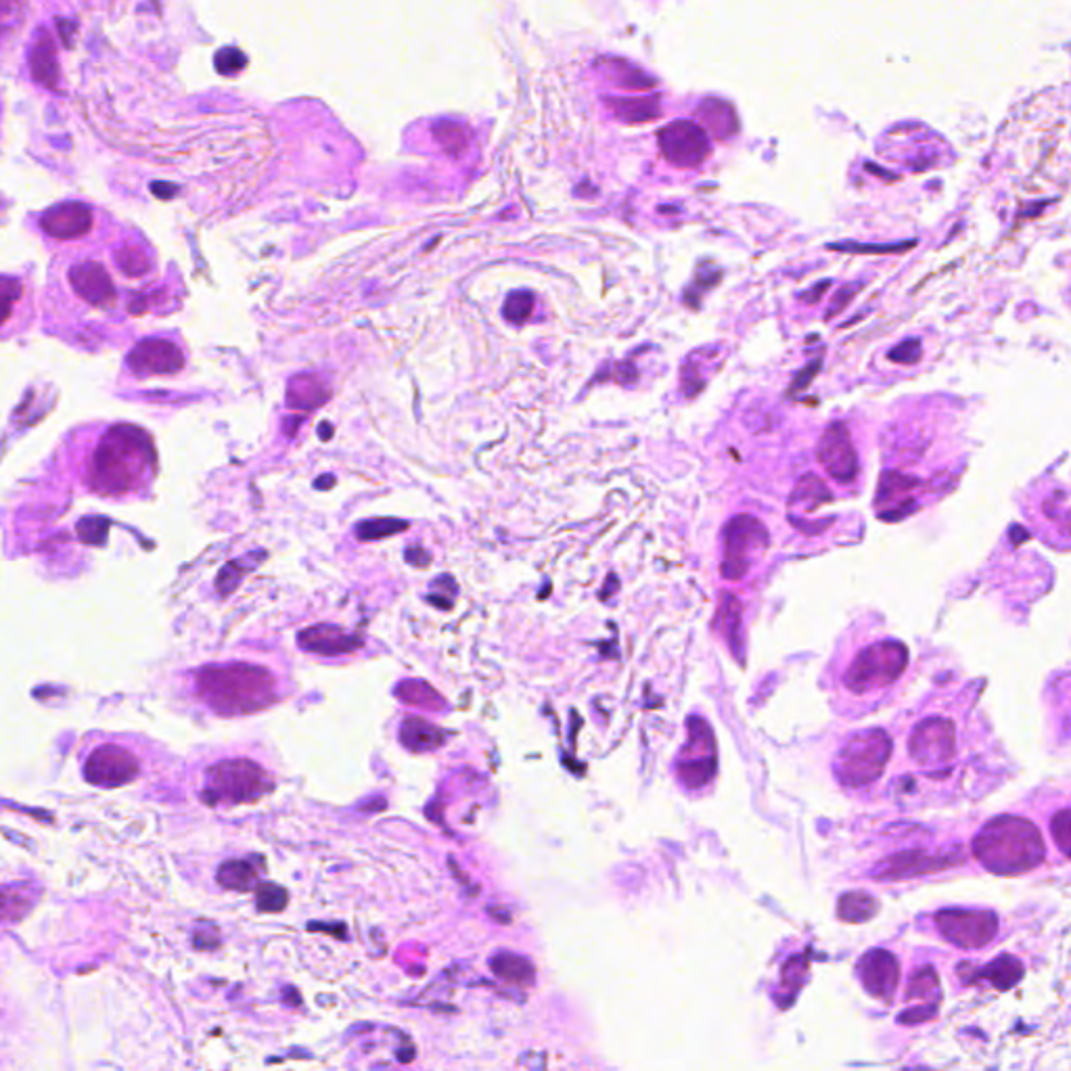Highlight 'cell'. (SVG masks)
<instances>
[{"label":"cell","instance_id":"37","mask_svg":"<svg viewBox=\"0 0 1071 1071\" xmlns=\"http://www.w3.org/2000/svg\"><path fill=\"white\" fill-rule=\"evenodd\" d=\"M609 379H613L620 385H632L638 379V371L632 362H620V364H613Z\"/></svg>","mask_w":1071,"mask_h":1071},{"label":"cell","instance_id":"18","mask_svg":"<svg viewBox=\"0 0 1071 1071\" xmlns=\"http://www.w3.org/2000/svg\"><path fill=\"white\" fill-rule=\"evenodd\" d=\"M446 741V733L436 724H431L423 718H404L400 724V743L410 751H434L442 747Z\"/></svg>","mask_w":1071,"mask_h":1071},{"label":"cell","instance_id":"2","mask_svg":"<svg viewBox=\"0 0 1071 1071\" xmlns=\"http://www.w3.org/2000/svg\"><path fill=\"white\" fill-rule=\"evenodd\" d=\"M155 463V450L151 438L141 427L116 425L109 429L99 444L93 467H90V482L103 494L128 492L139 482Z\"/></svg>","mask_w":1071,"mask_h":1071},{"label":"cell","instance_id":"11","mask_svg":"<svg viewBox=\"0 0 1071 1071\" xmlns=\"http://www.w3.org/2000/svg\"><path fill=\"white\" fill-rule=\"evenodd\" d=\"M659 147L668 162L678 168L699 166L710 151L708 136L693 122H674L666 126L659 134Z\"/></svg>","mask_w":1071,"mask_h":1071},{"label":"cell","instance_id":"29","mask_svg":"<svg viewBox=\"0 0 1071 1071\" xmlns=\"http://www.w3.org/2000/svg\"><path fill=\"white\" fill-rule=\"evenodd\" d=\"M979 975L988 977L990 982L996 984L998 988H1009L1021 977V965L1015 959H1011V956H1000V959H996Z\"/></svg>","mask_w":1071,"mask_h":1071},{"label":"cell","instance_id":"42","mask_svg":"<svg viewBox=\"0 0 1071 1071\" xmlns=\"http://www.w3.org/2000/svg\"><path fill=\"white\" fill-rule=\"evenodd\" d=\"M333 484H335V480H333L331 475H327V480H318V482H316V488H323V490H325V488H331Z\"/></svg>","mask_w":1071,"mask_h":1071},{"label":"cell","instance_id":"34","mask_svg":"<svg viewBox=\"0 0 1071 1071\" xmlns=\"http://www.w3.org/2000/svg\"><path fill=\"white\" fill-rule=\"evenodd\" d=\"M247 572H249V567H243V561H241V559L226 565V567L222 569L220 578H218V588H220L222 595H229V592H233V590L239 586L241 578H243Z\"/></svg>","mask_w":1071,"mask_h":1071},{"label":"cell","instance_id":"19","mask_svg":"<svg viewBox=\"0 0 1071 1071\" xmlns=\"http://www.w3.org/2000/svg\"><path fill=\"white\" fill-rule=\"evenodd\" d=\"M831 500L833 496H831V490L825 486V482L814 473H806L793 488L789 496V507L808 513V511H816L823 505L831 503Z\"/></svg>","mask_w":1071,"mask_h":1071},{"label":"cell","instance_id":"21","mask_svg":"<svg viewBox=\"0 0 1071 1071\" xmlns=\"http://www.w3.org/2000/svg\"><path fill=\"white\" fill-rule=\"evenodd\" d=\"M327 400H329V390L323 385L321 379H316L312 375H302L289 383L287 402L293 408H302L310 413L312 408L321 406Z\"/></svg>","mask_w":1071,"mask_h":1071},{"label":"cell","instance_id":"15","mask_svg":"<svg viewBox=\"0 0 1071 1071\" xmlns=\"http://www.w3.org/2000/svg\"><path fill=\"white\" fill-rule=\"evenodd\" d=\"M858 969H860V979H862L864 988H867L877 998L892 1000V996H894V992L898 988L900 971H898L896 959L890 952H883V950L869 952L860 961Z\"/></svg>","mask_w":1071,"mask_h":1071},{"label":"cell","instance_id":"43","mask_svg":"<svg viewBox=\"0 0 1071 1071\" xmlns=\"http://www.w3.org/2000/svg\"><path fill=\"white\" fill-rule=\"evenodd\" d=\"M323 427H325V429H323V440H329V436H331V429H329V427H331V425H329V423H323Z\"/></svg>","mask_w":1071,"mask_h":1071},{"label":"cell","instance_id":"27","mask_svg":"<svg viewBox=\"0 0 1071 1071\" xmlns=\"http://www.w3.org/2000/svg\"><path fill=\"white\" fill-rule=\"evenodd\" d=\"M701 350L693 352L685 362H682V369H680V390L682 394H685V398H697L703 387H705V377L701 373Z\"/></svg>","mask_w":1071,"mask_h":1071},{"label":"cell","instance_id":"12","mask_svg":"<svg viewBox=\"0 0 1071 1071\" xmlns=\"http://www.w3.org/2000/svg\"><path fill=\"white\" fill-rule=\"evenodd\" d=\"M128 367L136 375H174L185 367V356L176 344L162 337L143 339L128 354Z\"/></svg>","mask_w":1071,"mask_h":1071},{"label":"cell","instance_id":"3","mask_svg":"<svg viewBox=\"0 0 1071 1071\" xmlns=\"http://www.w3.org/2000/svg\"><path fill=\"white\" fill-rule=\"evenodd\" d=\"M975 856L992 873H1025L1044 858L1040 831L1023 818L1005 816L986 825L973 843Z\"/></svg>","mask_w":1071,"mask_h":1071},{"label":"cell","instance_id":"5","mask_svg":"<svg viewBox=\"0 0 1071 1071\" xmlns=\"http://www.w3.org/2000/svg\"><path fill=\"white\" fill-rule=\"evenodd\" d=\"M770 536L754 515H737L726 523L720 574L724 580H741L758 555L766 553Z\"/></svg>","mask_w":1071,"mask_h":1071},{"label":"cell","instance_id":"20","mask_svg":"<svg viewBox=\"0 0 1071 1071\" xmlns=\"http://www.w3.org/2000/svg\"><path fill=\"white\" fill-rule=\"evenodd\" d=\"M218 883L224 890L252 892L260 885V871L252 860H226L218 869Z\"/></svg>","mask_w":1071,"mask_h":1071},{"label":"cell","instance_id":"25","mask_svg":"<svg viewBox=\"0 0 1071 1071\" xmlns=\"http://www.w3.org/2000/svg\"><path fill=\"white\" fill-rule=\"evenodd\" d=\"M877 913V902L867 894H846L839 900V917L850 923L867 921Z\"/></svg>","mask_w":1071,"mask_h":1071},{"label":"cell","instance_id":"38","mask_svg":"<svg viewBox=\"0 0 1071 1071\" xmlns=\"http://www.w3.org/2000/svg\"><path fill=\"white\" fill-rule=\"evenodd\" d=\"M19 291H21V285L13 279H3V293H5V304H3V310H5V321L11 316V308H13V300L19 298Z\"/></svg>","mask_w":1071,"mask_h":1071},{"label":"cell","instance_id":"17","mask_svg":"<svg viewBox=\"0 0 1071 1071\" xmlns=\"http://www.w3.org/2000/svg\"><path fill=\"white\" fill-rule=\"evenodd\" d=\"M70 283L74 291L93 306H107L116 300V287H113L107 270L95 262H84L70 270Z\"/></svg>","mask_w":1071,"mask_h":1071},{"label":"cell","instance_id":"16","mask_svg":"<svg viewBox=\"0 0 1071 1071\" xmlns=\"http://www.w3.org/2000/svg\"><path fill=\"white\" fill-rule=\"evenodd\" d=\"M300 647H304L310 653L316 655H346L362 647V638L356 634L346 632L339 626L331 624H318L310 626L304 632H300Z\"/></svg>","mask_w":1071,"mask_h":1071},{"label":"cell","instance_id":"24","mask_svg":"<svg viewBox=\"0 0 1071 1071\" xmlns=\"http://www.w3.org/2000/svg\"><path fill=\"white\" fill-rule=\"evenodd\" d=\"M492 969L496 971V975L505 977L515 984H532V979H534V967L526 959L513 956V954L496 956V959L492 961Z\"/></svg>","mask_w":1071,"mask_h":1071},{"label":"cell","instance_id":"9","mask_svg":"<svg viewBox=\"0 0 1071 1071\" xmlns=\"http://www.w3.org/2000/svg\"><path fill=\"white\" fill-rule=\"evenodd\" d=\"M942 936L961 948H982L990 944L998 931V919L979 910H944L936 917Z\"/></svg>","mask_w":1071,"mask_h":1071},{"label":"cell","instance_id":"22","mask_svg":"<svg viewBox=\"0 0 1071 1071\" xmlns=\"http://www.w3.org/2000/svg\"><path fill=\"white\" fill-rule=\"evenodd\" d=\"M396 695L404 703L415 705V708H421V710H427V712H442V710H446L444 697L423 680H404V682H400L398 689H396Z\"/></svg>","mask_w":1071,"mask_h":1071},{"label":"cell","instance_id":"35","mask_svg":"<svg viewBox=\"0 0 1071 1071\" xmlns=\"http://www.w3.org/2000/svg\"><path fill=\"white\" fill-rule=\"evenodd\" d=\"M1053 835L1057 846L1071 856V810H1063L1053 818Z\"/></svg>","mask_w":1071,"mask_h":1071},{"label":"cell","instance_id":"23","mask_svg":"<svg viewBox=\"0 0 1071 1071\" xmlns=\"http://www.w3.org/2000/svg\"><path fill=\"white\" fill-rule=\"evenodd\" d=\"M722 281V270L712 264V262H701L697 268H695V279L693 283L685 289V304L693 310L699 308V300L701 295L705 291L714 289L718 283Z\"/></svg>","mask_w":1071,"mask_h":1071},{"label":"cell","instance_id":"36","mask_svg":"<svg viewBox=\"0 0 1071 1071\" xmlns=\"http://www.w3.org/2000/svg\"><path fill=\"white\" fill-rule=\"evenodd\" d=\"M820 367H823V360L816 358L814 362L808 364V367H804L802 371H797L795 377H793V381H791V385H789V390H787V398H793V396H797V394H802V392L806 390V387L812 383V379L816 377V373L820 371Z\"/></svg>","mask_w":1071,"mask_h":1071},{"label":"cell","instance_id":"8","mask_svg":"<svg viewBox=\"0 0 1071 1071\" xmlns=\"http://www.w3.org/2000/svg\"><path fill=\"white\" fill-rule=\"evenodd\" d=\"M141 772V762L130 749L116 745V743H103L90 751L84 762V779L90 785L113 789L132 783Z\"/></svg>","mask_w":1071,"mask_h":1071},{"label":"cell","instance_id":"41","mask_svg":"<svg viewBox=\"0 0 1071 1071\" xmlns=\"http://www.w3.org/2000/svg\"><path fill=\"white\" fill-rule=\"evenodd\" d=\"M406 559H408V563H413V565H421V567L429 565V555L423 549H408L406 551Z\"/></svg>","mask_w":1071,"mask_h":1071},{"label":"cell","instance_id":"13","mask_svg":"<svg viewBox=\"0 0 1071 1071\" xmlns=\"http://www.w3.org/2000/svg\"><path fill=\"white\" fill-rule=\"evenodd\" d=\"M910 751L921 764H942L952 758L954 731L946 720H929L910 739Z\"/></svg>","mask_w":1071,"mask_h":1071},{"label":"cell","instance_id":"28","mask_svg":"<svg viewBox=\"0 0 1071 1071\" xmlns=\"http://www.w3.org/2000/svg\"><path fill=\"white\" fill-rule=\"evenodd\" d=\"M406 528H408L406 521H400V519H394V517H381V519L362 521L358 526V530H356V536L360 540H379V538H385V536L400 534Z\"/></svg>","mask_w":1071,"mask_h":1071},{"label":"cell","instance_id":"14","mask_svg":"<svg viewBox=\"0 0 1071 1071\" xmlns=\"http://www.w3.org/2000/svg\"><path fill=\"white\" fill-rule=\"evenodd\" d=\"M40 226L55 239H78L93 226V212L84 203H61L40 218Z\"/></svg>","mask_w":1071,"mask_h":1071},{"label":"cell","instance_id":"4","mask_svg":"<svg viewBox=\"0 0 1071 1071\" xmlns=\"http://www.w3.org/2000/svg\"><path fill=\"white\" fill-rule=\"evenodd\" d=\"M272 787L275 781L260 764L245 758L222 760L205 772L201 800L208 806L252 804Z\"/></svg>","mask_w":1071,"mask_h":1071},{"label":"cell","instance_id":"10","mask_svg":"<svg viewBox=\"0 0 1071 1071\" xmlns=\"http://www.w3.org/2000/svg\"><path fill=\"white\" fill-rule=\"evenodd\" d=\"M816 457L823 469L841 484H850L858 475V457L852 446L850 431L843 423H831L816 446Z\"/></svg>","mask_w":1071,"mask_h":1071},{"label":"cell","instance_id":"31","mask_svg":"<svg viewBox=\"0 0 1071 1071\" xmlns=\"http://www.w3.org/2000/svg\"><path fill=\"white\" fill-rule=\"evenodd\" d=\"M287 902L289 894L277 883H260L256 887V904L262 913H281Z\"/></svg>","mask_w":1071,"mask_h":1071},{"label":"cell","instance_id":"7","mask_svg":"<svg viewBox=\"0 0 1071 1071\" xmlns=\"http://www.w3.org/2000/svg\"><path fill=\"white\" fill-rule=\"evenodd\" d=\"M906 649L900 643H877L864 649L852 664L846 682L856 693L887 687L906 668Z\"/></svg>","mask_w":1071,"mask_h":1071},{"label":"cell","instance_id":"26","mask_svg":"<svg viewBox=\"0 0 1071 1071\" xmlns=\"http://www.w3.org/2000/svg\"><path fill=\"white\" fill-rule=\"evenodd\" d=\"M720 615L724 618V630H726L728 643H731L735 655H739V647H741V603H739V599L735 595H731V592H724Z\"/></svg>","mask_w":1071,"mask_h":1071},{"label":"cell","instance_id":"1","mask_svg":"<svg viewBox=\"0 0 1071 1071\" xmlns=\"http://www.w3.org/2000/svg\"><path fill=\"white\" fill-rule=\"evenodd\" d=\"M195 691L214 714L243 716L277 701V678L245 662L212 664L195 672Z\"/></svg>","mask_w":1071,"mask_h":1071},{"label":"cell","instance_id":"30","mask_svg":"<svg viewBox=\"0 0 1071 1071\" xmlns=\"http://www.w3.org/2000/svg\"><path fill=\"white\" fill-rule=\"evenodd\" d=\"M534 310V293L532 291H515L505 300L503 314L509 323L521 325L526 323Z\"/></svg>","mask_w":1071,"mask_h":1071},{"label":"cell","instance_id":"32","mask_svg":"<svg viewBox=\"0 0 1071 1071\" xmlns=\"http://www.w3.org/2000/svg\"><path fill=\"white\" fill-rule=\"evenodd\" d=\"M107 534H109V521L105 517H97V515L95 517H84L78 523L80 540H84L90 546L105 544Z\"/></svg>","mask_w":1071,"mask_h":1071},{"label":"cell","instance_id":"39","mask_svg":"<svg viewBox=\"0 0 1071 1071\" xmlns=\"http://www.w3.org/2000/svg\"><path fill=\"white\" fill-rule=\"evenodd\" d=\"M852 291H854V287H843V289L837 293V298L833 300V304H831V308H829V312H827V321H829V318H833L835 314H839L843 308H846V304L852 300V295H854Z\"/></svg>","mask_w":1071,"mask_h":1071},{"label":"cell","instance_id":"40","mask_svg":"<svg viewBox=\"0 0 1071 1071\" xmlns=\"http://www.w3.org/2000/svg\"><path fill=\"white\" fill-rule=\"evenodd\" d=\"M827 287H831V283H829V281H823V283H818V287H816V289H810V291L802 293V298H800V300H802V302H806V304H814V302H818V300H820V295H823V293H820V291H825Z\"/></svg>","mask_w":1071,"mask_h":1071},{"label":"cell","instance_id":"6","mask_svg":"<svg viewBox=\"0 0 1071 1071\" xmlns=\"http://www.w3.org/2000/svg\"><path fill=\"white\" fill-rule=\"evenodd\" d=\"M892 741L883 731H867L852 737L837 758V774L846 785H867L875 781L887 758H890Z\"/></svg>","mask_w":1071,"mask_h":1071},{"label":"cell","instance_id":"33","mask_svg":"<svg viewBox=\"0 0 1071 1071\" xmlns=\"http://www.w3.org/2000/svg\"><path fill=\"white\" fill-rule=\"evenodd\" d=\"M118 264L126 275H132V277H141L149 270V260L145 258V254L139 252V249H122V252L118 254Z\"/></svg>","mask_w":1071,"mask_h":1071}]
</instances>
